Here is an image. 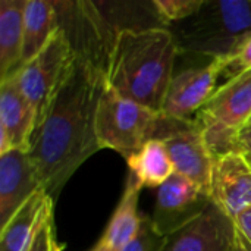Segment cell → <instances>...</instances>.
I'll use <instances>...</instances> for the list:
<instances>
[{
    "label": "cell",
    "mask_w": 251,
    "mask_h": 251,
    "mask_svg": "<svg viewBox=\"0 0 251 251\" xmlns=\"http://www.w3.org/2000/svg\"><path fill=\"white\" fill-rule=\"evenodd\" d=\"M62 25L74 57L54 90L31 140L29 157L43 190L53 199L99 150L96 115L107 85L106 60L113 41L90 13L74 12Z\"/></svg>",
    "instance_id": "6da1fadb"
},
{
    "label": "cell",
    "mask_w": 251,
    "mask_h": 251,
    "mask_svg": "<svg viewBox=\"0 0 251 251\" xmlns=\"http://www.w3.org/2000/svg\"><path fill=\"white\" fill-rule=\"evenodd\" d=\"M179 49L166 26L121 29L106 60V82L119 96L163 112Z\"/></svg>",
    "instance_id": "7a4b0ae2"
},
{
    "label": "cell",
    "mask_w": 251,
    "mask_h": 251,
    "mask_svg": "<svg viewBox=\"0 0 251 251\" xmlns=\"http://www.w3.org/2000/svg\"><path fill=\"white\" fill-rule=\"evenodd\" d=\"M169 29L179 54L228 60L251 37V0H204L193 16Z\"/></svg>",
    "instance_id": "3957f363"
},
{
    "label": "cell",
    "mask_w": 251,
    "mask_h": 251,
    "mask_svg": "<svg viewBox=\"0 0 251 251\" xmlns=\"http://www.w3.org/2000/svg\"><path fill=\"white\" fill-rule=\"evenodd\" d=\"M160 115L106 85L96 115V135L101 150H115L128 160L154 138Z\"/></svg>",
    "instance_id": "277c9868"
},
{
    "label": "cell",
    "mask_w": 251,
    "mask_h": 251,
    "mask_svg": "<svg viewBox=\"0 0 251 251\" xmlns=\"http://www.w3.org/2000/svg\"><path fill=\"white\" fill-rule=\"evenodd\" d=\"M154 138L165 144L175 172L210 194L215 157L207 147L199 119H176L162 113Z\"/></svg>",
    "instance_id": "5b68a950"
},
{
    "label": "cell",
    "mask_w": 251,
    "mask_h": 251,
    "mask_svg": "<svg viewBox=\"0 0 251 251\" xmlns=\"http://www.w3.org/2000/svg\"><path fill=\"white\" fill-rule=\"evenodd\" d=\"M72 57V41L66 29L60 26L46 47L13 74L22 94L37 112V124L41 119Z\"/></svg>",
    "instance_id": "8992f818"
},
{
    "label": "cell",
    "mask_w": 251,
    "mask_h": 251,
    "mask_svg": "<svg viewBox=\"0 0 251 251\" xmlns=\"http://www.w3.org/2000/svg\"><path fill=\"white\" fill-rule=\"evenodd\" d=\"M210 201V194L175 172L157 188L154 212L150 218L156 229L168 237L201 215Z\"/></svg>",
    "instance_id": "52a82bcc"
},
{
    "label": "cell",
    "mask_w": 251,
    "mask_h": 251,
    "mask_svg": "<svg viewBox=\"0 0 251 251\" xmlns=\"http://www.w3.org/2000/svg\"><path fill=\"white\" fill-rule=\"evenodd\" d=\"M162 251H243L234 219L213 201L194 221L166 237Z\"/></svg>",
    "instance_id": "ba28073f"
},
{
    "label": "cell",
    "mask_w": 251,
    "mask_h": 251,
    "mask_svg": "<svg viewBox=\"0 0 251 251\" xmlns=\"http://www.w3.org/2000/svg\"><path fill=\"white\" fill-rule=\"evenodd\" d=\"M225 66L226 60L219 59L175 72L162 113L176 119H191L190 116L200 112L216 91L218 78L225 72Z\"/></svg>",
    "instance_id": "9c48e42d"
},
{
    "label": "cell",
    "mask_w": 251,
    "mask_h": 251,
    "mask_svg": "<svg viewBox=\"0 0 251 251\" xmlns=\"http://www.w3.org/2000/svg\"><path fill=\"white\" fill-rule=\"evenodd\" d=\"M210 199L231 219L251 209V160L241 151L215 159Z\"/></svg>",
    "instance_id": "30bf717a"
},
{
    "label": "cell",
    "mask_w": 251,
    "mask_h": 251,
    "mask_svg": "<svg viewBox=\"0 0 251 251\" xmlns=\"http://www.w3.org/2000/svg\"><path fill=\"white\" fill-rule=\"evenodd\" d=\"M197 119L203 126H216L238 134L251 119V69L234 75L216 88Z\"/></svg>",
    "instance_id": "8fae6325"
},
{
    "label": "cell",
    "mask_w": 251,
    "mask_h": 251,
    "mask_svg": "<svg viewBox=\"0 0 251 251\" xmlns=\"http://www.w3.org/2000/svg\"><path fill=\"white\" fill-rule=\"evenodd\" d=\"M37 112L22 94L16 76L0 81V156L12 149L29 151Z\"/></svg>",
    "instance_id": "7c38bea8"
},
{
    "label": "cell",
    "mask_w": 251,
    "mask_h": 251,
    "mask_svg": "<svg viewBox=\"0 0 251 251\" xmlns=\"http://www.w3.org/2000/svg\"><path fill=\"white\" fill-rule=\"evenodd\" d=\"M40 190L41 182L29 153L12 149L0 156V229Z\"/></svg>",
    "instance_id": "4fadbf2b"
},
{
    "label": "cell",
    "mask_w": 251,
    "mask_h": 251,
    "mask_svg": "<svg viewBox=\"0 0 251 251\" xmlns=\"http://www.w3.org/2000/svg\"><path fill=\"white\" fill-rule=\"evenodd\" d=\"M141 190L143 187L138 184L134 175L129 174L122 197L107 224V228L91 251H122L135 237L143 218L138 213Z\"/></svg>",
    "instance_id": "5bb4252c"
},
{
    "label": "cell",
    "mask_w": 251,
    "mask_h": 251,
    "mask_svg": "<svg viewBox=\"0 0 251 251\" xmlns=\"http://www.w3.org/2000/svg\"><path fill=\"white\" fill-rule=\"evenodd\" d=\"M53 206L54 200L44 190L35 193L0 229V251H26Z\"/></svg>",
    "instance_id": "9a60e30c"
},
{
    "label": "cell",
    "mask_w": 251,
    "mask_h": 251,
    "mask_svg": "<svg viewBox=\"0 0 251 251\" xmlns=\"http://www.w3.org/2000/svg\"><path fill=\"white\" fill-rule=\"evenodd\" d=\"M26 0L0 1V81L21 68Z\"/></svg>",
    "instance_id": "2e32d148"
},
{
    "label": "cell",
    "mask_w": 251,
    "mask_h": 251,
    "mask_svg": "<svg viewBox=\"0 0 251 251\" xmlns=\"http://www.w3.org/2000/svg\"><path fill=\"white\" fill-rule=\"evenodd\" d=\"M60 28L56 1L26 0L21 66L37 56Z\"/></svg>",
    "instance_id": "e0dca14e"
},
{
    "label": "cell",
    "mask_w": 251,
    "mask_h": 251,
    "mask_svg": "<svg viewBox=\"0 0 251 251\" xmlns=\"http://www.w3.org/2000/svg\"><path fill=\"white\" fill-rule=\"evenodd\" d=\"M126 163L129 174L134 175L143 188H159L175 174L169 153L157 138L147 141Z\"/></svg>",
    "instance_id": "ac0fdd59"
},
{
    "label": "cell",
    "mask_w": 251,
    "mask_h": 251,
    "mask_svg": "<svg viewBox=\"0 0 251 251\" xmlns=\"http://www.w3.org/2000/svg\"><path fill=\"white\" fill-rule=\"evenodd\" d=\"M203 3L204 0H153L151 6L159 22L169 28L193 16Z\"/></svg>",
    "instance_id": "d6986e66"
},
{
    "label": "cell",
    "mask_w": 251,
    "mask_h": 251,
    "mask_svg": "<svg viewBox=\"0 0 251 251\" xmlns=\"http://www.w3.org/2000/svg\"><path fill=\"white\" fill-rule=\"evenodd\" d=\"M166 237H163L154 226L150 216H143L138 232L122 249V251H162Z\"/></svg>",
    "instance_id": "ffe728a7"
},
{
    "label": "cell",
    "mask_w": 251,
    "mask_h": 251,
    "mask_svg": "<svg viewBox=\"0 0 251 251\" xmlns=\"http://www.w3.org/2000/svg\"><path fill=\"white\" fill-rule=\"evenodd\" d=\"M60 247L56 240L54 232V221H53V207L47 212L46 218L43 219L31 246L26 251H59Z\"/></svg>",
    "instance_id": "44dd1931"
},
{
    "label": "cell",
    "mask_w": 251,
    "mask_h": 251,
    "mask_svg": "<svg viewBox=\"0 0 251 251\" xmlns=\"http://www.w3.org/2000/svg\"><path fill=\"white\" fill-rule=\"evenodd\" d=\"M251 69V37L240 47V50L226 60V66H225V72L228 74L229 78H232L234 75Z\"/></svg>",
    "instance_id": "7402d4cb"
},
{
    "label": "cell",
    "mask_w": 251,
    "mask_h": 251,
    "mask_svg": "<svg viewBox=\"0 0 251 251\" xmlns=\"http://www.w3.org/2000/svg\"><path fill=\"white\" fill-rule=\"evenodd\" d=\"M235 232L243 251H251V209L234 219Z\"/></svg>",
    "instance_id": "603a6c76"
},
{
    "label": "cell",
    "mask_w": 251,
    "mask_h": 251,
    "mask_svg": "<svg viewBox=\"0 0 251 251\" xmlns=\"http://www.w3.org/2000/svg\"><path fill=\"white\" fill-rule=\"evenodd\" d=\"M237 144H238V151H241L243 154L251 159V119L240 129Z\"/></svg>",
    "instance_id": "cb8c5ba5"
},
{
    "label": "cell",
    "mask_w": 251,
    "mask_h": 251,
    "mask_svg": "<svg viewBox=\"0 0 251 251\" xmlns=\"http://www.w3.org/2000/svg\"><path fill=\"white\" fill-rule=\"evenodd\" d=\"M59 251H62V249H60V250H59Z\"/></svg>",
    "instance_id": "d4e9b609"
},
{
    "label": "cell",
    "mask_w": 251,
    "mask_h": 251,
    "mask_svg": "<svg viewBox=\"0 0 251 251\" xmlns=\"http://www.w3.org/2000/svg\"><path fill=\"white\" fill-rule=\"evenodd\" d=\"M250 160H251V159H250Z\"/></svg>",
    "instance_id": "484cf974"
}]
</instances>
